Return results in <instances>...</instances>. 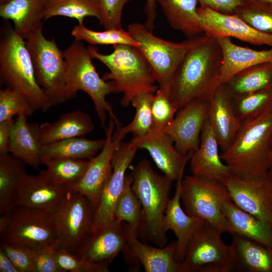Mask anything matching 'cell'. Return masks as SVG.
Segmentation results:
<instances>
[{
  "label": "cell",
  "mask_w": 272,
  "mask_h": 272,
  "mask_svg": "<svg viewBox=\"0 0 272 272\" xmlns=\"http://www.w3.org/2000/svg\"><path fill=\"white\" fill-rule=\"evenodd\" d=\"M60 246L56 239L52 243L31 248L36 272H59L55 260V253Z\"/></svg>",
  "instance_id": "47"
},
{
  "label": "cell",
  "mask_w": 272,
  "mask_h": 272,
  "mask_svg": "<svg viewBox=\"0 0 272 272\" xmlns=\"http://www.w3.org/2000/svg\"><path fill=\"white\" fill-rule=\"evenodd\" d=\"M52 213L60 247L76 253L92 230L94 211L90 201L80 193L69 190Z\"/></svg>",
  "instance_id": "12"
},
{
  "label": "cell",
  "mask_w": 272,
  "mask_h": 272,
  "mask_svg": "<svg viewBox=\"0 0 272 272\" xmlns=\"http://www.w3.org/2000/svg\"><path fill=\"white\" fill-rule=\"evenodd\" d=\"M210 100L196 99L187 103L163 130L183 156L193 153L199 146L201 132L208 119Z\"/></svg>",
  "instance_id": "15"
},
{
  "label": "cell",
  "mask_w": 272,
  "mask_h": 272,
  "mask_svg": "<svg viewBox=\"0 0 272 272\" xmlns=\"http://www.w3.org/2000/svg\"><path fill=\"white\" fill-rule=\"evenodd\" d=\"M155 93H143L136 95L130 104L135 109L132 120L123 126L126 134L132 133L134 137H141L147 134L152 128L153 119L151 106Z\"/></svg>",
  "instance_id": "40"
},
{
  "label": "cell",
  "mask_w": 272,
  "mask_h": 272,
  "mask_svg": "<svg viewBox=\"0 0 272 272\" xmlns=\"http://www.w3.org/2000/svg\"><path fill=\"white\" fill-rule=\"evenodd\" d=\"M63 16L83 23L87 17H94L99 21L101 13L97 0H45L44 19Z\"/></svg>",
  "instance_id": "36"
},
{
  "label": "cell",
  "mask_w": 272,
  "mask_h": 272,
  "mask_svg": "<svg viewBox=\"0 0 272 272\" xmlns=\"http://www.w3.org/2000/svg\"><path fill=\"white\" fill-rule=\"evenodd\" d=\"M216 38L223 56L220 84L226 83L243 70L261 63L272 61V47L266 50H257L237 45L229 37Z\"/></svg>",
  "instance_id": "26"
},
{
  "label": "cell",
  "mask_w": 272,
  "mask_h": 272,
  "mask_svg": "<svg viewBox=\"0 0 272 272\" xmlns=\"http://www.w3.org/2000/svg\"><path fill=\"white\" fill-rule=\"evenodd\" d=\"M223 232L204 220L189 240L181 262L182 272H230L233 270L230 245Z\"/></svg>",
  "instance_id": "10"
},
{
  "label": "cell",
  "mask_w": 272,
  "mask_h": 272,
  "mask_svg": "<svg viewBox=\"0 0 272 272\" xmlns=\"http://www.w3.org/2000/svg\"><path fill=\"white\" fill-rule=\"evenodd\" d=\"M183 173L182 172L176 180L175 193L167 206L164 218L165 231L166 232L169 230L172 231L177 238L175 258L180 263L183 260L189 240L204 221L188 215L181 206Z\"/></svg>",
  "instance_id": "24"
},
{
  "label": "cell",
  "mask_w": 272,
  "mask_h": 272,
  "mask_svg": "<svg viewBox=\"0 0 272 272\" xmlns=\"http://www.w3.org/2000/svg\"><path fill=\"white\" fill-rule=\"evenodd\" d=\"M8 0H0V5L7 2Z\"/></svg>",
  "instance_id": "54"
},
{
  "label": "cell",
  "mask_w": 272,
  "mask_h": 272,
  "mask_svg": "<svg viewBox=\"0 0 272 272\" xmlns=\"http://www.w3.org/2000/svg\"><path fill=\"white\" fill-rule=\"evenodd\" d=\"M127 31L139 43L138 48L149 63L159 88L168 94L178 67L201 34L181 42H174L155 35L145 24L132 23Z\"/></svg>",
  "instance_id": "7"
},
{
  "label": "cell",
  "mask_w": 272,
  "mask_h": 272,
  "mask_svg": "<svg viewBox=\"0 0 272 272\" xmlns=\"http://www.w3.org/2000/svg\"><path fill=\"white\" fill-rule=\"evenodd\" d=\"M69 191L67 186L55 182L46 170H43L37 174L28 175L15 207L53 212L63 202Z\"/></svg>",
  "instance_id": "22"
},
{
  "label": "cell",
  "mask_w": 272,
  "mask_h": 272,
  "mask_svg": "<svg viewBox=\"0 0 272 272\" xmlns=\"http://www.w3.org/2000/svg\"><path fill=\"white\" fill-rule=\"evenodd\" d=\"M231 234L232 271L272 272V247L237 233Z\"/></svg>",
  "instance_id": "25"
},
{
  "label": "cell",
  "mask_w": 272,
  "mask_h": 272,
  "mask_svg": "<svg viewBox=\"0 0 272 272\" xmlns=\"http://www.w3.org/2000/svg\"><path fill=\"white\" fill-rule=\"evenodd\" d=\"M271 157L272 160V141H271Z\"/></svg>",
  "instance_id": "55"
},
{
  "label": "cell",
  "mask_w": 272,
  "mask_h": 272,
  "mask_svg": "<svg viewBox=\"0 0 272 272\" xmlns=\"http://www.w3.org/2000/svg\"><path fill=\"white\" fill-rule=\"evenodd\" d=\"M31 56L37 81L52 106L70 100L67 88V65L54 39L45 37L42 27L25 39Z\"/></svg>",
  "instance_id": "8"
},
{
  "label": "cell",
  "mask_w": 272,
  "mask_h": 272,
  "mask_svg": "<svg viewBox=\"0 0 272 272\" xmlns=\"http://www.w3.org/2000/svg\"><path fill=\"white\" fill-rule=\"evenodd\" d=\"M55 260L59 272H107V266L85 261L79 256L59 247L55 253Z\"/></svg>",
  "instance_id": "44"
},
{
  "label": "cell",
  "mask_w": 272,
  "mask_h": 272,
  "mask_svg": "<svg viewBox=\"0 0 272 272\" xmlns=\"http://www.w3.org/2000/svg\"><path fill=\"white\" fill-rule=\"evenodd\" d=\"M223 183L235 204L272 228V183L268 173L250 180L233 174Z\"/></svg>",
  "instance_id": "14"
},
{
  "label": "cell",
  "mask_w": 272,
  "mask_h": 272,
  "mask_svg": "<svg viewBox=\"0 0 272 272\" xmlns=\"http://www.w3.org/2000/svg\"><path fill=\"white\" fill-rule=\"evenodd\" d=\"M235 14L257 31L272 35V4L246 0Z\"/></svg>",
  "instance_id": "41"
},
{
  "label": "cell",
  "mask_w": 272,
  "mask_h": 272,
  "mask_svg": "<svg viewBox=\"0 0 272 272\" xmlns=\"http://www.w3.org/2000/svg\"><path fill=\"white\" fill-rule=\"evenodd\" d=\"M0 247L19 272H36L31 248L16 244L0 242Z\"/></svg>",
  "instance_id": "46"
},
{
  "label": "cell",
  "mask_w": 272,
  "mask_h": 272,
  "mask_svg": "<svg viewBox=\"0 0 272 272\" xmlns=\"http://www.w3.org/2000/svg\"><path fill=\"white\" fill-rule=\"evenodd\" d=\"M131 142L138 149H145L165 175L173 181L184 172L193 153L181 155L170 138L163 130L151 129L141 137H133Z\"/></svg>",
  "instance_id": "19"
},
{
  "label": "cell",
  "mask_w": 272,
  "mask_h": 272,
  "mask_svg": "<svg viewBox=\"0 0 272 272\" xmlns=\"http://www.w3.org/2000/svg\"><path fill=\"white\" fill-rule=\"evenodd\" d=\"M170 26L188 38L203 33L197 0H157Z\"/></svg>",
  "instance_id": "32"
},
{
  "label": "cell",
  "mask_w": 272,
  "mask_h": 272,
  "mask_svg": "<svg viewBox=\"0 0 272 272\" xmlns=\"http://www.w3.org/2000/svg\"><path fill=\"white\" fill-rule=\"evenodd\" d=\"M268 176L272 183V165L268 171Z\"/></svg>",
  "instance_id": "53"
},
{
  "label": "cell",
  "mask_w": 272,
  "mask_h": 272,
  "mask_svg": "<svg viewBox=\"0 0 272 272\" xmlns=\"http://www.w3.org/2000/svg\"><path fill=\"white\" fill-rule=\"evenodd\" d=\"M229 200L228 190L222 182L192 174L183 178L181 200L186 213L203 219L223 232H230L222 212L223 203Z\"/></svg>",
  "instance_id": "11"
},
{
  "label": "cell",
  "mask_w": 272,
  "mask_h": 272,
  "mask_svg": "<svg viewBox=\"0 0 272 272\" xmlns=\"http://www.w3.org/2000/svg\"><path fill=\"white\" fill-rule=\"evenodd\" d=\"M121 123L115 124L109 117L106 127V143L99 153L90 159L89 166L82 179L75 184L67 186L69 190L78 192L90 201L96 210L103 187L112 171L111 162L114 152L126 135Z\"/></svg>",
  "instance_id": "13"
},
{
  "label": "cell",
  "mask_w": 272,
  "mask_h": 272,
  "mask_svg": "<svg viewBox=\"0 0 272 272\" xmlns=\"http://www.w3.org/2000/svg\"><path fill=\"white\" fill-rule=\"evenodd\" d=\"M25 163L9 153L0 155V215L14 207L29 175Z\"/></svg>",
  "instance_id": "30"
},
{
  "label": "cell",
  "mask_w": 272,
  "mask_h": 272,
  "mask_svg": "<svg viewBox=\"0 0 272 272\" xmlns=\"http://www.w3.org/2000/svg\"><path fill=\"white\" fill-rule=\"evenodd\" d=\"M71 35L77 41H85L90 45H128L139 47V43L127 31L121 29H105L96 31L85 26L83 23H78L74 27Z\"/></svg>",
  "instance_id": "39"
},
{
  "label": "cell",
  "mask_w": 272,
  "mask_h": 272,
  "mask_svg": "<svg viewBox=\"0 0 272 272\" xmlns=\"http://www.w3.org/2000/svg\"><path fill=\"white\" fill-rule=\"evenodd\" d=\"M132 181L131 175L126 174L123 190L115 206L114 217L138 235L142 220V209L140 201L132 189Z\"/></svg>",
  "instance_id": "37"
},
{
  "label": "cell",
  "mask_w": 272,
  "mask_h": 272,
  "mask_svg": "<svg viewBox=\"0 0 272 272\" xmlns=\"http://www.w3.org/2000/svg\"><path fill=\"white\" fill-rule=\"evenodd\" d=\"M224 84L232 97L272 88V61L243 70Z\"/></svg>",
  "instance_id": "33"
},
{
  "label": "cell",
  "mask_w": 272,
  "mask_h": 272,
  "mask_svg": "<svg viewBox=\"0 0 272 272\" xmlns=\"http://www.w3.org/2000/svg\"><path fill=\"white\" fill-rule=\"evenodd\" d=\"M36 110L24 95L6 87L0 90V122L17 116H31Z\"/></svg>",
  "instance_id": "42"
},
{
  "label": "cell",
  "mask_w": 272,
  "mask_h": 272,
  "mask_svg": "<svg viewBox=\"0 0 272 272\" xmlns=\"http://www.w3.org/2000/svg\"><path fill=\"white\" fill-rule=\"evenodd\" d=\"M222 52L215 37L201 33L178 67L168 95L180 109L196 99H211L220 84Z\"/></svg>",
  "instance_id": "1"
},
{
  "label": "cell",
  "mask_w": 272,
  "mask_h": 272,
  "mask_svg": "<svg viewBox=\"0 0 272 272\" xmlns=\"http://www.w3.org/2000/svg\"><path fill=\"white\" fill-rule=\"evenodd\" d=\"M202 32L215 38L233 37L255 45L272 47V35L252 28L237 15L220 13L207 8L197 9Z\"/></svg>",
  "instance_id": "18"
},
{
  "label": "cell",
  "mask_w": 272,
  "mask_h": 272,
  "mask_svg": "<svg viewBox=\"0 0 272 272\" xmlns=\"http://www.w3.org/2000/svg\"><path fill=\"white\" fill-rule=\"evenodd\" d=\"M25 116H18L11 132L9 153L35 169L41 164L42 145L39 125L28 122Z\"/></svg>",
  "instance_id": "28"
},
{
  "label": "cell",
  "mask_w": 272,
  "mask_h": 272,
  "mask_svg": "<svg viewBox=\"0 0 272 272\" xmlns=\"http://www.w3.org/2000/svg\"><path fill=\"white\" fill-rule=\"evenodd\" d=\"M0 271L1 272H19L18 270L3 250L0 247Z\"/></svg>",
  "instance_id": "51"
},
{
  "label": "cell",
  "mask_w": 272,
  "mask_h": 272,
  "mask_svg": "<svg viewBox=\"0 0 272 272\" xmlns=\"http://www.w3.org/2000/svg\"><path fill=\"white\" fill-rule=\"evenodd\" d=\"M67 65V88L69 99L74 98L78 91L87 93L92 99L98 117L104 129L106 113L113 118L115 124L120 123L115 114L106 96L114 93L110 81L104 80L97 72L92 62L93 58L88 48L80 41H74L64 51Z\"/></svg>",
  "instance_id": "6"
},
{
  "label": "cell",
  "mask_w": 272,
  "mask_h": 272,
  "mask_svg": "<svg viewBox=\"0 0 272 272\" xmlns=\"http://www.w3.org/2000/svg\"><path fill=\"white\" fill-rule=\"evenodd\" d=\"M3 26L0 40L1 84L24 95L36 111H47L52 105L37 81L25 39L11 25Z\"/></svg>",
  "instance_id": "5"
},
{
  "label": "cell",
  "mask_w": 272,
  "mask_h": 272,
  "mask_svg": "<svg viewBox=\"0 0 272 272\" xmlns=\"http://www.w3.org/2000/svg\"><path fill=\"white\" fill-rule=\"evenodd\" d=\"M152 129L163 130L172 120L178 109L172 103L168 94L158 88L155 93L151 106Z\"/></svg>",
  "instance_id": "43"
},
{
  "label": "cell",
  "mask_w": 272,
  "mask_h": 272,
  "mask_svg": "<svg viewBox=\"0 0 272 272\" xmlns=\"http://www.w3.org/2000/svg\"><path fill=\"white\" fill-rule=\"evenodd\" d=\"M208 120L223 152L231 145L242 123L234 107L233 97L224 84H220L209 101Z\"/></svg>",
  "instance_id": "20"
},
{
  "label": "cell",
  "mask_w": 272,
  "mask_h": 272,
  "mask_svg": "<svg viewBox=\"0 0 272 272\" xmlns=\"http://www.w3.org/2000/svg\"><path fill=\"white\" fill-rule=\"evenodd\" d=\"M1 242L30 248L49 245L56 239L52 212L15 206L0 217Z\"/></svg>",
  "instance_id": "9"
},
{
  "label": "cell",
  "mask_w": 272,
  "mask_h": 272,
  "mask_svg": "<svg viewBox=\"0 0 272 272\" xmlns=\"http://www.w3.org/2000/svg\"><path fill=\"white\" fill-rule=\"evenodd\" d=\"M232 97L235 112L242 124L272 111V88Z\"/></svg>",
  "instance_id": "38"
},
{
  "label": "cell",
  "mask_w": 272,
  "mask_h": 272,
  "mask_svg": "<svg viewBox=\"0 0 272 272\" xmlns=\"http://www.w3.org/2000/svg\"><path fill=\"white\" fill-rule=\"evenodd\" d=\"M101 18L100 23L105 29H121V18L123 8L132 0H97Z\"/></svg>",
  "instance_id": "45"
},
{
  "label": "cell",
  "mask_w": 272,
  "mask_h": 272,
  "mask_svg": "<svg viewBox=\"0 0 272 272\" xmlns=\"http://www.w3.org/2000/svg\"><path fill=\"white\" fill-rule=\"evenodd\" d=\"M272 111L247 122L225 151L222 160L233 175L250 180L267 175L271 166Z\"/></svg>",
  "instance_id": "2"
},
{
  "label": "cell",
  "mask_w": 272,
  "mask_h": 272,
  "mask_svg": "<svg viewBox=\"0 0 272 272\" xmlns=\"http://www.w3.org/2000/svg\"><path fill=\"white\" fill-rule=\"evenodd\" d=\"M132 187L142 209V220L138 236L162 247L167 244L164 218L170 201V191L173 181L167 176L154 171L145 159L140 161L131 174Z\"/></svg>",
  "instance_id": "4"
},
{
  "label": "cell",
  "mask_w": 272,
  "mask_h": 272,
  "mask_svg": "<svg viewBox=\"0 0 272 272\" xmlns=\"http://www.w3.org/2000/svg\"><path fill=\"white\" fill-rule=\"evenodd\" d=\"M45 0H8L0 5V16L12 21L16 32L25 39L42 27Z\"/></svg>",
  "instance_id": "27"
},
{
  "label": "cell",
  "mask_w": 272,
  "mask_h": 272,
  "mask_svg": "<svg viewBox=\"0 0 272 272\" xmlns=\"http://www.w3.org/2000/svg\"><path fill=\"white\" fill-rule=\"evenodd\" d=\"M157 0H146L145 13L146 19L145 25L150 30L155 27V22L157 18Z\"/></svg>",
  "instance_id": "50"
},
{
  "label": "cell",
  "mask_w": 272,
  "mask_h": 272,
  "mask_svg": "<svg viewBox=\"0 0 272 272\" xmlns=\"http://www.w3.org/2000/svg\"><path fill=\"white\" fill-rule=\"evenodd\" d=\"M200 7L220 13L234 15L245 3L246 0H197Z\"/></svg>",
  "instance_id": "48"
},
{
  "label": "cell",
  "mask_w": 272,
  "mask_h": 272,
  "mask_svg": "<svg viewBox=\"0 0 272 272\" xmlns=\"http://www.w3.org/2000/svg\"><path fill=\"white\" fill-rule=\"evenodd\" d=\"M88 48L93 58L104 64L109 72L102 78L110 80L114 93H122L121 104L127 107L136 95L143 93H155L158 89L152 70L141 50L137 47L118 44L113 46L109 54L100 52L95 46Z\"/></svg>",
  "instance_id": "3"
},
{
  "label": "cell",
  "mask_w": 272,
  "mask_h": 272,
  "mask_svg": "<svg viewBox=\"0 0 272 272\" xmlns=\"http://www.w3.org/2000/svg\"><path fill=\"white\" fill-rule=\"evenodd\" d=\"M128 237L125 224L114 218L91 230L76 254L84 261L108 265L125 250Z\"/></svg>",
  "instance_id": "16"
},
{
  "label": "cell",
  "mask_w": 272,
  "mask_h": 272,
  "mask_svg": "<svg viewBox=\"0 0 272 272\" xmlns=\"http://www.w3.org/2000/svg\"><path fill=\"white\" fill-rule=\"evenodd\" d=\"M138 150L131 141H122L116 149L111 162V174L103 187L94 214L92 230L114 219V210L124 187L126 170Z\"/></svg>",
  "instance_id": "17"
},
{
  "label": "cell",
  "mask_w": 272,
  "mask_h": 272,
  "mask_svg": "<svg viewBox=\"0 0 272 272\" xmlns=\"http://www.w3.org/2000/svg\"><path fill=\"white\" fill-rule=\"evenodd\" d=\"M89 163V160L62 157H41V164L46 167L45 170L51 179L67 186L75 184L82 179Z\"/></svg>",
  "instance_id": "35"
},
{
  "label": "cell",
  "mask_w": 272,
  "mask_h": 272,
  "mask_svg": "<svg viewBox=\"0 0 272 272\" xmlns=\"http://www.w3.org/2000/svg\"><path fill=\"white\" fill-rule=\"evenodd\" d=\"M106 139L90 140L76 137L42 146L41 157H62L90 160L103 148Z\"/></svg>",
  "instance_id": "34"
},
{
  "label": "cell",
  "mask_w": 272,
  "mask_h": 272,
  "mask_svg": "<svg viewBox=\"0 0 272 272\" xmlns=\"http://www.w3.org/2000/svg\"><path fill=\"white\" fill-rule=\"evenodd\" d=\"M129 237L124 253L139 261L146 272H182L175 258L176 241L160 248L140 241L138 234L127 228Z\"/></svg>",
  "instance_id": "23"
},
{
  "label": "cell",
  "mask_w": 272,
  "mask_h": 272,
  "mask_svg": "<svg viewBox=\"0 0 272 272\" xmlns=\"http://www.w3.org/2000/svg\"><path fill=\"white\" fill-rule=\"evenodd\" d=\"M257 2L272 4V0H254Z\"/></svg>",
  "instance_id": "52"
},
{
  "label": "cell",
  "mask_w": 272,
  "mask_h": 272,
  "mask_svg": "<svg viewBox=\"0 0 272 272\" xmlns=\"http://www.w3.org/2000/svg\"><path fill=\"white\" fill-rule=\"evenodd\" d=\"M14 122L13 119L0 122V155L9 153L11 132Z\"/></svg>",
  "instance_id": "49"
},
{
  "label": "cell",
  "mask_w": 272,
  "mask_h": 272,
  "mask_svg": "<svg viewBox=\"0 0 272 272\" xmlns=\"http://www.w3.org/2000/svg\"><path fill=\"white\" fill-rule=\"evenodd\" d=\"M219 145L214 130L207 119L200 134L198 148L189 161L192 175L223 183L233 175L219 152Z\"/></svg>",
  "instance_id": "21"
},
{
  "label": "cell",
  "mask_w": 272,
  "mask_h": 272,
  "mask_svg": "<svg viewBox=\"0 0 272 272\" xmlns=\"http://www.w3.org/2000/svg\"><path fill=\"white\" fill-rule=\"evenodd\" d=\"M222 213L230 234L237 233L265 245L272 247V228L242 210L231 200L224 202Z\"/></svg>",
  "instance_id": "31"
},
{
  "label": "cell",
  "mask_w": 272,
  "mask_h": 272,
  "mask_svg": "<svg viewBox=\"0 0 272 272\" xmlns=\"http://www.w3.org/2000/svg\"><path fill=\"white\" fill-rule=\"evenodd\" d=\"M95 128L91 116L81 110L61 114L52 122L39 125V134L42 145L60 140L81 137Z\"/></svg>",
  "instance_id": "29"
}]
</instances>
